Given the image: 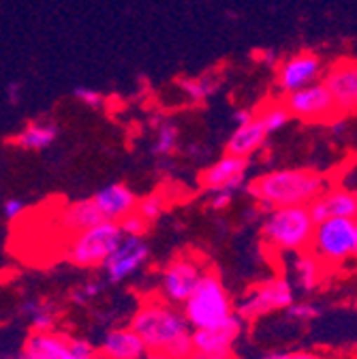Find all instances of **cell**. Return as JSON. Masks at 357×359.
Segmentation results:
<instances>
[{
    "mask_svg": "<svg viewBox=\"0 0 357 359\" xmlns=\"http://www.w3.org/2000/svg\"><path fill=\"white\" fill-rule=\"evenodd\" d=\"M128 327L140 336L148 353H165L189 359L193 355V330L182 310L152 295L133 312Z\"/></svg>",
    "mask_w": 357,
    "mask_h": 359,
    "instance_id": "cell-1",
    "label": "cell"
},
{
    "mask_svg": "<svg viewBox=\"0 0 357 359\" xmlns=\"http://www.w3.org/2000/svg\"><path fill=\"white\" fill-rule=\"evenodd\" d=\"M325 175L312 169H274L246 182L248 195L265 208H308L325 189Z\"/></svg>",
    "mask_w": 357,
    "mask_h": 359,
    "instance_id": "cell-2",
    "label": "cell"
},
{
    "mask_svg": "<svg viewBox=\"0 0 357 359\" xmlns=\"http://www.w3.org/2000/svg\"><path fill=\"white\" fill-rule=\"evenodd\" d=\"M180 310L193 332L218 327L236 317V304L231 302L227 287L218 274L208 269Z\"/></svg>",
    "mask_w": 357,
    "mask_h": 359,
    "instance_id": "cell-3",
    "label": "cell"
},
{
    "mask_svg": "<svg viewBox=\"0 0 357 359\" xmlns=\"http://www.w3.org/2000/svg\"><path fill=\"white\" fill-rule=\"evenodd\" d=\"M312 231H315V220L310 210L304 205L295 208H274L267 212L263 220V242L276 252L302 255L308 252Z\"/></svg>",
    "mask_w": 357,
    "mask_h": 359,
    "instance_id": "cell-4",
    "label": "cell"
},
{
    "mask_svg": "<svg viewBox=\"0 0 357 359\" xmlns=\"http://www.w3.org/2000/svg\"><path fill=\"white\" fill-rule=\"evenodd\" d=\"M308 252L323 269H338L357 259V218H328L315 222Z\"/></svg>",
    "mask_w": 357,
    "mask_h": 359,
    "instance_id": "cell-5",
    "label": "cell"
},
{
    "mask_svg": "<svg viewBox=\"0 0 357 359\" xmlns=\"http://www.w3.org/2000/svg\"><path fill=\"white\" fill-rule=\"evenodd\" d=\"M122 238L124 236L118 222H99L90 229L71 236L67 246V261L83 269L103 267V263L116 250Z\"/></svg>",
    "mask_w": 357,
    "mask_h": 359,
    "instance_id": "cell-6",
    "label": "cell"
},
{
    "mask_svg": "<svg viewBox=\"0 0 357 359\" xmlns=\"http://www.w3.org/2000/svg\"><path fill=\"white\" fill-rule=\"evenodd\" d=\"M15 359H101L97 344L60 332H30Z\"/></svg>",
    "mask_w": 357,
    "mask_h": 359,
    "instance_id": "cell-7",
    "label": "cell"
},
{
    "mask_svg": "<svg viewBox=\"0 0 357 359\" xmlns=\"http://www.w3.org/2000/svg\"><path fill=\"white\" fill-rule=\"evenodd\" d=\"M295 302V289L291 287L289 278L276 276L267 278L252 289L236 304V317L240 321H257L267 317L272 312L287 310Z\"/></svg>",
    "mask_w": 357,
    "mask_h": 359,
    "instance_id": "cell-8",
    "label": "cell"
},
{
    "mask_svg": "<svg viewBox=\"0 0 357 359\" xmlns=\"http://www.w3.org/2000/svg\"><path fill=\"white\" fill-rule=\"evenodd\" d=\"M206 274L203 263L193 255L173 257L159 276V297L171 306L182 308L201 276Z\"/></svg>",
    "mask_w": 357,
    "mask_h": 359,
    "instance_id": "cell-9",
    "label": "cell"
},
{
    "mask_svg": "<svg viewBox=\"0 0 357 359\" xmlns=\"http://www.w3.org/2000/svg\"><path fill=\"white\" fill-rule=\"evenodd\" d=\"M285 107L291 118H297L302 122H312V124L332 122V120L340 118L323 81H317V83L306 86L302 90H295V93L287 95Z\"/></svg>",
    "mask_w": 357,
    "mask_h": 359,
    "instance_id": "cell-10",
    "label": "cell"
},
{
    "mask_svg": "<svg viewBox=\"0 0 357 359\" xmlns=\"http://www.w3.org/2000/svg\"><path fill=\"white\" fill-rule=\"evenodd\" d=\"M150 259V248L144 238H122L116 250L103 263V274L107 283L118 285L137 276Z\"/></svg>",
    "mask_w": 357,
    "mask_h": 359,
    "instance_id": "cell-11",
    "label": "cell"
},
{
    "mask_svg": "<svg viewBox=\"0 0 357 359\" xmlns=\"http://www.w3.org/2000/svg\"><path fill=\"white\" fill-rule=\"evenodd\" d=\"M323 86L340 116L357 111V58H338L328 67Z\"/></svg>",
    "mask_w": 357,
    "mask_h": 359,
    "instance_id": "cell-12",
    "label": "cell"
},
{
    "mask_svg": "<svg viewBox=\"0 0 357 359\" xmlns=\"http://www.w3.org/2000/svg\"><path fill=\"white\" fill-rule=\"evenodd\" d=\"M248 167L250 161L236 156V154H222L214 163H210L201 175H199V184L210 193V191H231L238 193L242 187H246L248 180Z\"/></svg>",
    "mask_w": 357,
    "mask_h": 359,
    "instance_id": "cell-13",
    "label": "cell"
},
{
    "mask_svg": "<svg viewBox=\"0 0 357 359\" xmlns=\"http://www.w3.org/2000/svg\"><path fill=\"white\" fill-rule=\"evenodd\" d=\"M321 69H323V65H321L319 56H315L312 52H299V54L287 58L278 67L276 83L281 88V93L291 95V93H295V90H302L306 86L317 83Z\"/></svg>",
    "mask_w": 357,
    "mask_h": 359,
    "instance_id": "cell-14",
    "label": "cell"
},
{
    "mask_svg": "<svg viewBox=\"0 0 357 359\" xmlns=\"http://www.w3.org/2000/svg\"><path fill=\"white\" fill-rule=\"evenodd\" d=\"M308 210L315 222L328 218H357V197L342 184H330Z\"/></svg>",
    "mask_w": 357,
    "mask_h": 359,
    "instance_id": "cell-15",
    "label": "cell"
},
{
    "mask_svg": "<svg viewBox=\"0 0 357 359\" xmlns=\"http://www.w3.org/2000/svg\"><path fill=\"white\" fill-rule=\"evenodd\" d=\"M90 199L105 222H120L124 216L135 212L140 197L133 193L130 187H126L122 182H114V184L97 191Z\"/></svg>",
    "mask_w": 357,
    "mask_h": 359,
    "instance_id": "cell-16",
    "label": "cell"
},
{
    "mask_svg": "<svg viewBox=\"0 0 357 359\" xmlns=\"http://www.w3.org/2000/svg\"><path fill=\"white\" fill-rule=\"evenodd\" d=\"M97 348L101 359H144L148 355L144 342L128 325L107 330Z\"/></svg>",
    "mask_w": 357,
    "mask_h": 359,
    "instance_id": "cell-17",
    "label": "cell"
},
{
    "mask_svg": "<svg viewBox=\"0 0 357 359\" xmlns=\"http://www.w3.org/2000/svg\"><path fill=\"white\" fill-rule=\"evenodd\" d=\"M242 334V321L234 317L231 321L210 330L193 332V353L210 355V353H234V344Z\"/></svg>",
    "mask_w": 357,
    "mask_h": 359,
    "instance_id": "cell-18",
    "label": "cell"
},
{
    "mask_svg": "<svg viewBox=\"0 0 357 359\" xmlns=\"http://www.w3.org/2000/svg\"><path fill=\"white\" fill-rule=\"evenodd\" d=\"M267 135L270 133L265 130L261 120L257 116H252V120H248L242 126H236V130L231 133V137L227 140V154L250 158L252 154H257L263 148Z\"/></svg>",
    "mask_w": 357,
    "mask_h": 359,
    "instance_id": "cell-19",
    "label": "cell"
},
{
    "mask_svg": "<svg viewBox=\"0 0 357 359\" xmlns=\"http://www.w3.org/2000/svg\"><path fill=\"white\" fill-rule=\"evenodd\" d=\"M60 227L69 233V236H77L86 229L95 227L99 222H105L99 214V210L95 208L93 199H77L73 203H67L58 216Z\"/></svg>",
    "mask_w": 357,
    "mask_h": 359,
    "instance_id": "cell-20",
    "label": "cell"
},
{
    "mask_svg": "<svg viewBox=\"0 0 357 359\" xmlns=\"http://www.w3.org/2000/svg\"><path fill=\"white\" fill-rule=\"evenodd\" d=\"M56 140H58V124L52 120H36L26 124L15 135V146H20L22 150L41 152L48 150Z\"/></svg>",
    "mask_w": 357,
    "mask_h": 359,
    "instance_id": "cell-21",
    "label": "cell"
},
{
    "mask_svg": "<svg viewBox=\"0 0 357 359\" xmlns=\"http://www.w3.org/2000/svg\"><path fill=\"white\" fill-rule=\"evenodd\" d=\"M291 272H293V280H289L291 287L302 289L304 293H310V291H315L319 287V283L323 280L325 269L310 252H302V255H295Z\"/></svg>",
    "mask_w": 357,
    "mask_h": 359,
    "instance_id": "cell-22",
    "label": "cell"
},
{
    "mask_svg": "<svg viewBox=\"0 0 357 359\" xmlns=\"http://www.w3.org/2000/svg\"><path fill=\"white\" fill-rule=\"evenodd\" d=\"M22 314L30 323L32 332H56L58 312L50 302L43 299H30L22 306Z\"/></svg>",
    "mask_w": 357,
    "mask_h": 359,
    "instance_id": "cell-23",
    "label": "cell"
},
{
    "mask_svg": "<svg viewBox=\"0 0 357 359\" xmlns=\"http://www.w3.org/2000/svg\"><path fill=\"white\" fill-rule=\"evenodd\" d=\"M177 86H180V90L193 103L208 101L218 90V81L208 77V75L206 77H182L180 81H177Z\"/></svg>",
    "mask_w": 357,
    "mask_h": 359,
    "instance_id": "cell-24",
    "label": "cell"
},
{
    "mask_svg": "<svg viewBox=\"0 0 357 359\" xmlns=\"http://www.w3.org/2000/svg\"><path fill=\"white\" fill-rule=\"evenodd\" d=\"M177 140H180V130L173 122H163L156 128V137L152 144V152L156 156H169L177 148Z\"/></svg>",
    "mask_w": 357,
    "mask_h": 359,
    "instance_id": "cell-25",
    "label": "cell"
},
{
    "mask_svg": "<svg viewBox=\"0 0 357 359\" xmlns=\"http://www.w3.org/2000/svg\"><path fill=\"white\" fill-rule=\"evenodd\" d=\"M167 203H169V199H167L161 191H154V193H148V195H144V197L137 199L135 212H137L148 224H152L154 220H159V218L163 216V212L167 210Z\"/></svg>",
    "mask_w": 357,
    "mask_h": 359,
    "instance_id": "cell-26",
    "label": "cell"
},
{
    "mask_svg": "<svg viewBox=\"0 0 357 359\" xmlns=\"http://www.w3.org/2000/svg\"><path fill=\"white\" fill-rule=\"evenodd\" d=\"M255 116L261 120V124L265 126L267 133H276V130H281V128L291 120V116H289L285 103H270V105H265L263 109H259Z\"/></svg>",
    "mask_w": 357,
    "mask_h": 359,
    "instance_id": "cell-27",
    "label": "cell"
},
{
    "mask_svg": "<svg viewBox=\"0 0 357 359\" xmlns=\"http://www.w3.org/2000/svg\"><path fill=\"white\" fill-rule=\"evenodd\" d=\"M118 227L122 231L124 238H144L148 233V227L150 224L137 214V212H130L128 216H124L120 222H118Z\"/></svg>",
    "mask_w": 357,
    "mask_h": 359,
    "instance_id": "cell-28",
    "label": "cell"
},
{
    "mask_svg": "<svg viewBox=\"0 0 357 359\" xmlns=\"http://www.w3.org/2000/svg\"><path fill=\"white\" fill-rule=\"evenodd\" d=\"M73 97H75V101H79L81 105L90 107V109H101L105 105L103 95L97 93V90H93V88H88V86H77L73 90Z\"/></svg>",
    "mask_w": 357,
    "mask_h": 359,
    "instance_id": "cell-29",
    "label": "cell"
},
{
    "mask_svg": "<svg viewBox=\"0 0 357 359\" xmlns=\"http://www.w3.org/2000/svg\"><path fill=\"white\" fill-rule=\"evenodd\" d=\"M291 319H295V321H302V323H306V321H312L315 317H319V308L315 306V304H308V302H302V304H291L287 310H285Z\"/></svg>",
    "mask_w": 357,
    "mask_h": 359,
    "instance_id": "cell-30",
    "label": "cell"
},
{
    "mask_svg": "<svg viewBox=\"0 0 357 359\" xmlns=\"http://www.w3.org/2000/svg\"><path fill=\"white\" fill-rule=\"evenodd\" d=\"M0 212H3V216L9 222H15V220H20L26 214V201L20 199V197H9V199L3 201V208H0Z\"/></svg>",
    "mask_w": 357,
    "mask_h": 359,
    "instance_id": "cell-31",
    "label": "cell"
},
{
    "mask_svg": "<svg viewBox=\"0 0 357 359\" xmlns=\"http://www.w3.org/2000/svg\"><path fill=\"white\" fill-rule=\"evenodd\" d=\"M101 289H103V285H101V283H97V280H93V283H86V285H81L79 289H75V293H73V299H75L77 304H86V302L95 299V297L101 293Z\"/></svg>",
    "mask_w": 357,
    "mask_h": 359,
    "instance_id": "cell-32",
    "label": "cell"
},
{
    "mask_svg": "<svg viewBox=\"0 0 357 359\" xmlns=\"http://www.w3.org/2000/svg\"><path fill=\"white\" fill-rule=\"evenodd\" d=\"M234 197H236V193H231V191H210L208 203L212 210H225L234 203Z\"/></svg>",
    "mask_w": 357,
    "mask_h": 359,
    "instance_id": "cell-33",
    "label": "cell"
},
{
    "mask_svg": "<svg viewBox=\"0 0 357 359\" xmlns=\"http://www.w3.org/2000/svg\"><path fill=\"white\" fill-rule=\"evenodd\" d=\"M287 359H328V357L312 351H295V353H287Z\"/></svg>",
    "mask_w": 357,
    "mask_h": 359,
    "instance_id": "cell-34",
    "label": "cell"
},
{
    "mask_svg": "<svg viewBox=\"0 0 357 359\" xmlns=\"http://www.w3.org/2000/svg\"><path fill=\"white\" fill-rule=\"evenodd\" d=\"M189 359H236L234 353H210V355H197L193 353Z\"/></svg>",
    "mask_w": 357,
    "mask_h": 359,
    "instance_id": "cell-35",
    "label": "cell"
},
{
    "mask_svg": "<svg viewBox=\"0 0 357 359\" xmlns=\"http://www.w3.org/2000/svg\"><path fill=\"white\" fill-rule=\"evenodd\" d=\"M252 111H248V109H240V111H236L234 114V120H236V126H242V124H246L248 120H252Z\"/></svg>",
    "mask_w": 357,
    "mask_h": 359,
    "instance_id": "cell-36",
    "label": "cell"
},
{
    "mask_svg": "<svg viewBox=\"0 0 357 359\" xmlns=\"http://www.w3.org/2000/svg\"><path fill=\"white\" fill-rule=\"evenodd\" d=\"M144 359H182V357H173V355H165V353H148Z\"/></svg>",
    "mask_w": 357,
    "mask_h": 359,
    "instance_id": "cell-37",
    "label": "cell"
},
{
    "mask_svg": "<svg viewBox=\"0 0 357 359\" xmlns=\"http://www.w3.org/2000/svg\"><path fill=\"white\" fill-rule=\"evenodd\" d=\"M263 359H287V353H276V355H267Z\"/></svg>",
    "mask_w": 357,
    "mask_h": 359,
    "instance_id": "cell-38",
    "label": "cell"
},
{
    "mask_svg": "<svg viewBox=\"0 0 357 359\" xmlns=\"http://www.w3.org/2000/svg\"><path fill=\"white\" fill-rule=\"evenodd\" d=\"M353 193H355V197H357V187H355V191H353Z\"/></svg>",
    "mask_w": 357,
    "mask_h": 359,
    "instance_id": "cell-39",
    "label": "cell"
}]
</instances>
